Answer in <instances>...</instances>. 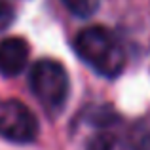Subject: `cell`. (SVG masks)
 <instances>
[{"label": "cell", "instance_id": "7", "mask_svg": "<svg viewBox=\"0 0 150 150\" xmlns=\"http://www.w3.org/2000/svg\"><path fill=\"white\" fill-rule=\"evenodd\" d=\"M13 23V8L8 0H0V33Z\"/></svg>", "mask_w": 150, "mask_h": 150}, {"label": "cell", "instance_id": "1", "mask_svg": "<svg viewBox=\"0 0 150 150\" xmlns=\"http://www.w3.org/2000/svg\"><path fill=\"white\" fill-rule=\"evenodd\" d=\"M78 57L105 78H116L124 70V48L108 29L101 25L84 29L74 40Z\"/></svg>", "mask_w": 150, "mask_h": 150}, {"label": "cell", "instance_id": "4", "mask_svg": "<svg viewBox=\"0 0 150 150\" xmlns=\"http://www.w3.org/2000/svg\"><path fill=\"white\" fill-rule=\"evenodd\" d=\"M29 61V44L25 38L10 36L0 42V74L17 76Z\"/></svg>", "mask_w": 150, "mask_h": 150}, {"label": "cell", "instance_id": "5", "mask_svg": "<svg viewBox=\"0 0 150 150\" xmlns=\"http://www.w3.org/2000/svg\"><path fill=\"white\" fill-rule=\"evenodd\" d=\"M88 150H137V146L127 139L114 135H97L95 139H91Z\"/></svg>", "mask_w": 150, "mask_h": 150}, {"label": "cell", "instance_id": "3", "mask_svg": "<svg viewBox=\"0 0 150 150\" xmlns=\"http://www.w3.org/2000/svg\"><path fill=\"white\" fill-rule=\"evenodd\" d=\"M0 137L11 143H33L38 137L34 114L17 99L0 103Z\"/></svg>", "mask_w": 150, "mask_h": 150}, {"label": "cell", "instance_id": "2", "mask_svg": "<svg viewBox=\"0 0 150 150\" xmlns=\"http://www.w3.org/2000/svg\"><path fill=\"white\" fill-rule=\"evenodd\" d=\"M29 84L34 97L50 110L63 108L69 97V74L59 61L40 59L33 65L29 74Z\"/></svg>", "mask_w": 150, "mask_h": 150}, {"label": "cell", "instance_id": "6", "mask_svg": "<svg viewBox=\"0 0 150 150\" xmlns=\"http://www.w3.org/2000/svg\"><path fill=\"white\" fill-rule=\"evenodd\" d=\"M101 2L103 0H63L67 10L78 17H91L101 8Z\"/></svg>", "mask_w": 150, "mask_h": 150}]
</instances>
